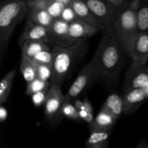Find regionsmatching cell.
Masks as SVG:
<instances>
[{"label":"cell","mask_w":148,"mask_h":148,"mask_svg":"<svg viewBox=\"0 0 148 148\" xmlns=\"http://www.w3.org/2000/svg\"><path fill=\"white\" fill-rule=\"evenodd\" d=\"M26 17L33 23L45 26L48 28L50 27L55 19L47 11L35 7H28Z\"/></svg>","instance_id":"cell-18"},{"label":"cell","mask_w":148,"mask_h":148,"mask_svg":"<svg viewBox=\"0 0 148 148\" xmlns=\"http://www.w3.org/2000/svg\"><path fill=\"white\" fill-rule=\"evenodd\" d=\"M60 18L68 23H72L75 20L80 19L76 14L75 10L72 9V7L69 5L64 7L60 16Z\"/></svg>","instance_id":"cell-28"},{"label":"cell","mask_w":148,"mask_h":148,"mask_svg":"<svg viewBox=\"0 0 148 148\" xmlns=\"http://www.w3.org/2000/svg\"><path fill=\"white\" fill-rule=\"evenodd\" d=\"M64 103V95L62 93V85L51 83L44 103L45 116L49 121H56Z\"/></svg>","instance_id":"cell-8"},{"label":"cell","mask_w":148,"mask_h":148,"mask_svg":"<svg viewBox=\"0 0 148 148\" xmlns=\"http://www.w3.org/2000/svg\"><path fill=\"white\" fill-rule=\"evenodd\" d=\"M116 119L104 108H101L96 116L89 124L90 131L111 132Z\"/></svg>","instance_id":"cell-14"},{"label":"cell","mask_w":148,"mask_h":148,"mask_svg":"<svg viewBox=\"0 0 148 148\" xmlns=\"http://www.w3.org/2000/svg\"><path fill=\"white\" fill-rule=\"evenodd\" d=\"M28 6L25 0H12L2 4L0 10V57L7 51L10 37L15 28L27 15Z\"/></svg>","instance_id":"cell-4"},{"label":"cell","mask_w":148,"mask_h":148,"mask_svg":"<svg viewBox=\"0 0 148 148\" xmlns=\"http://www.w3.org/2000/svg\"><path fill=\"white\" fill-rule=\"evenodd\" d=\"M122 49L114 36L112 30H106L98 43L92 61L100 77L107 83L116 80L122 66Z\"/></svg>","instance_id":"cell-1"},{"label":"cell","mask_w":148,"mask_h":148,"mask_svg":"<svg viewBox=\"0 0 148 148\" xmlns=\"http://www.w3.org/2000/svg\"><path fill=\"white\" fill-rule=\"evenodd\" d=\"M7 116H8V113H7V108L3 106V104H1V106H0V121L2 123L4 121H6L7 119Z\"/></svg>","instance_id":"cell-30"},{"label":"cell","mask_w":148,"mask_h":148,"mask_svg":"<svg viewBox=\"0 0 148 148\" xmlns=\"http://www.w3.org/2000/svg\"><path fill=\"white\" fill-rule=\"evenodd\" d=\"M97 18L104 25L106 30H112L117 7L108 0H83Z\"/></svg>","instance_id":"cell-7"},{"label":"cell","mask_w":148,"mask_h":148,"mask_svg":"<svg viewBox=\"0 0 148 148\" xmlns=\"http://www.w3.org/2000/svg\"><path fill=\"white\" fill-rule=\"evenodd\" d=\"M28 7H35L47 11L54 18H59L66 5L54 0H25Z\"/></svg>","instance_id":"cell-16"},{"label":"cell","mask_w":148,"mask_h":148,"mask_svg":"<svg viewBox=\"0 0 148 148\" xmlns=\"http://www.w3.org/2000/svg\"><path fill=\"white\" fill-rule=\"evenodd\" d=\"M22 56L33 59L37 53L44 50H50L49 44L44 40H28L23 42L21 45Z\"/></svg>","instance_id":"cell-17"},{"label":"cell","mask_w":148,"mask_h":148,"mask_svg":"<svg viewBox=\"0 0 148 148\" xmlns=\"http://www.w3.org/2000/svg\"><path fill=\"white\" fill-rule=\"evenodd\" d=\"M100 77L96 66L92 60L85 65L75 80L64 95V101L72 102L78 97Z\"/></svg>","instance_id":"cell-5"},{"label":"cell","mask_w":148,"mask_h":148,"mask_svg":"<svg viewBox=\"0 0 148 148\" xmlns=\"http://www.w3.org/2000/svg\"><path fill=\"white\" fill-rule=\"evenodd\" d=\"M51 85L48 81H44L39 78L36 77V79L32 80L31 82H28L26 87V94L27 95L31 96L33 94L36 92H40L43 90L48 89L50 88Z\"/></svg>","instance_id":"cell-25"},{"label":"cell","mask_w":148,"mask_h":148,"mask_svg":"<svg viewBox=\"0 0 148 148\" xmlns=\"http://www.w3.org/2000/svg\"><path fill=\"white\" fill-rule=\"evenodd\" d=\"M147 72H148V66H147Z\"/></svg>","instance_id":"cell-36"},{"label":"cell","mask_w":148,"mask_h":148,"mask_svg":"<svg viewBox=\"0 0 148 148\" xmlns=\"http://www.w3.org/2000/svg\"><path fill=\"white\" fill-rule=\"evenodd\" d=\"M83 103H84L83 101H81V100L77 98V99L75 100V103L74 104H75V107H76V108L79 111V110L82 108V107L83 106Z\"/></svg>","instance_id":"cell-32"},{"label":"cell","mask_w":148,"mask_h":148,"mask_svg":"<svg viewBox=\"0 0 148 148\" xmlns=\"http://www.w3.org/2000/svg\"><path fill=\"white\" fill-rule=\"evenodd\" d=\"M124 114H133L147 98L145 90L143 88H136L124 92L123 95Z\"/></svg>","instance_id":"cell-12"},{"label":"cell","mask_w":148,"mask_h":148,"mask_svg":"<svg viewBox=\"0 0 148 148\" xmlns=\"http://www.w3.org/2000/svg\"><path fill=\"white\" fill-rule=\"evenodd\" d=\"M129 56L132 63L138 65H145L148 60V33L140 32L132 44Z\"/></svg>","instance_id":"cell-10"},{"label":"cell","mask_w":148,"mask_h":148,"mask_svg":"<svg viewBox=\"0 0 148 148\" xmlns=\"http://www.w3.org/2000/svg\"><path fill=\"white\" fill-rule=\"evenodd\" d=\"M32 59L36 64L52 66L53 62V53L52 50H44L37 53Z\"/></svg>","instance_id":"cell-26"},{"label":"cell","mask_w":148,"mask_h":148,"mask_svg":"<svg viewBox=\"0 0 148 148\" xmlns=\"http://www.w3.org/2000/svg\"><path fill=\"white\" fill-rule=\"evenodd\" d=\"M138 25L140 32L148 30V0H140L138 10Z\"/></svg>","instance_id":"cell-23"},{"label":"cell","mask_w":148,"mask_h":148,"mask_svg":"<svg viewBox=\"0 0 148 148\" xmlns=\"http://www.w3.org/2000/svg\"><path fill=\"white\" fill-rule=\"evenodd\" d=\"M49 89V88L43 90L36 92L31 95L32 101H33V103L35 106L39 107L42 105H44Z\"/></svg>","instance_id":"cell-29"},{"label":"cell","mask_w":148,"mask_h":148,"mask_svg":"<svg viewBox=\"0 0 148 148\" xmlns=\"http://www.w3.org/2000/svg\"><path fill=\"white\" fill-rule=\"evenodd\" d=\"M62 116V117H66V118L72 120L80 119L79 110L75 107V104L72 103V102H69V101H64L61 108L58 116ZM57 119H56V121H57Z\"/></svg>","instance_id":"cell-24"},{"label":"cell","mask_w":148,"mask_h":148,"mask_svg":"<svg viewBox=\"0 0 148 148\" xmlns=\"http://www.w3.org/2000/svg\"><path fill=\"white\" fill-rule=\"evenodd\" d=\"M87 49V40H82L76 44L66 47L53 46L52 49L53 62L52 64L53 75L51 79V83L62 85L77 64L85 56Z\"/></svg>","instance_id":"cell-3"},{"label":"cell","mask_w":148,"mask_h":148,"mask_svg":"<svg viewBox=\"0 0 148 148\" xmlns=\"http://www.w3.org/2000/svg\"><path fill=\"white\" fill-rule=\"evenodd\" d=\"M69 6L72 7L81 20L98 27L101 31H105L106 27L91 12L83 0H72Z\"/></svg>","instance_id":"cell-13"},{"label":"cell","mask_w":148,"mask_h":148,"mask_svg":"<svg viewBox=\"0 0 148 148\" xmlns=\"http://www.w3.org/2000/svg\"><path fill=\"white\" fill-rule=\"evenodd\" d=\"M20 69L23 78L27 83L37 77V64L32 59L22 56Z\"/></svg>","instance_id":"cell-21"},{"label":"cell","mask_w":148,"mask_h":148,"mask_svg":"<svg viewBox=\"0 0 148 148\" xmlns=\"http://www.w3.org/2000/svg\"><path fill=\"white\" fill-rule=\"evenodd\" d=\"M40 40L49 43V30L48 27L33 23L29 19L26 20L24 29L19 40L20 45L25 40Z\"/></svg>","instance_id":"cell-11"},{"label":"cell","mask_w":148,"mask_h":148,"mask_svg":"<svg viewBox=\"0 0 148 148\" xmlns=\"http://www.w3.org/2000/svg\"><path fill=\"white\" fill-rule=\"evenodd\" d=\"M103 108L111 113L116 119L124 114L123 98L116 93H112L107 98Z\"/></svg>","instance_id":"cell-19"},{"label":"cell","mask_w":148,"mask_h":148,"mask_svg":"<svg viewBox=\"0 0 148 148\" xmlns=\"http://www.w3.org/2000/svg\"><path fill=\"white\" fill-rule=\"evenodd\" d=\"M136 148H148V144L145 140H142L138 143Z\"/></svg>","instance_id":"cell-33"},{"label":"cell","mask_w":148,"mask_h":148,"mask_svg":"<svg viewBox=\"0 0 148 148\" xmlns=\"http://www.w3.org/2000/svg\"><path fill=\"white\" fill-rule=\"evenodd\" d=\"M69 23H66L62 18H55L49 27V44L60 46L61 43L66 38L69 31Z\"/></svg>","instance_id":"cell-15"},{"label":"cell","mask_w":148,"mask_h":148,"mask_svg":"<svg viewBox=\"0 0 148 148\" xmlns=\"http://www.w3.org/2000/svg\"><path fill=\"white\" fill-rule=\"evenodd\" d=\"M53 71L52 66L44 64H37V77L49 82L51 79Z\"/></svg>","instance_id":"cell-27"},{"label":"cell","mask_w":148,"mask_h":148,"mask_svg":"<svg viewBox=\"0 0 148 148\" xmlns=\"http://www.w3.org/2000/svg\"><path fill=\"white\" fill-rule=\"evenodd\" d=\"M148 87V72L145 65H138L132 63L127 72L124 81V90H130L136 88L145 89Z\"/></svg>","instance_id":"cell-9"},{"label":"cell","mask_w":148,"mask_h":148,"mask_svg":"<svg viewBox=\"0 0 148 148\" xmlns=\"http://www.w3.org/2000/svg\"><path fill=\"white\" fill-rule=\"evenodd\" d=\"M110 133L111 132L90 131V134L85 143L86 148H107Z\"/></svg>","instance_id":"cell-20"},{"label":"cell","mask_w":148,"mask_h":148,"mask_svg":"<svg viewBox=\"0 0 148 148\" xmlns=\"http://www.w3.org/2000/svg\"><path fill=\"white\" fill-rule=\"evenodd\" d=\"M111 4H112L114 7H119V6H121L126 0H108Z\"/></svg>","instance_id":"cell-31"},{"label":"cell","mask_w":148,"mask_h":148,"mask_svg":"<svg viewBox=\"0 0 148 148\" xmlns=\"http://www.w3.org/2000/svg\"><path fill=\"white\" fill-rule=\"evenodd\" d=\"M15 69L9 72L0 82V104H4L7 101L9 95L10 94L12 82L15 76Z\"/></svg>","instance_id":"cell-22"},{"label":"cell","mask_w":148,"mask_h":148,"mask_svg":"<svg viewBox=\"0 0 148 148\" xmlns=\"http://www.w3.org/2000/svg\"><path fill=\"white\" fill-rule=\"evenodd\" d=\"M145 90V92H146V94H147V98H148V87L147 88H146L145 89H144Z\"/></svg>","instance_id":"cell-35"},{"label":"cell","mask_w":148,"mask_h":148,"mask_svg":"<svg viewBox=\"0 0 148 148\" xmlns=\"http://www.w3.org/2000/svg\"><path fill=\"white\" fill-rule=\"evenodd\" d=\"M140 0H126L117 7L112 32L123 51L130 55L132 44L140 33L138 10Z\"/></svg>","instance_id":"cell-2"},{"label":"cell","mask_w":148,"mask_h":148,"mask_svg":"<svg viewBox=\"0 0 148 148\" xmlns=\"http://www.w3.org/2000/svg\"><path fill=\"white\" fill-rule=\"evenodd\" d=\"M54 1H58V2L62 3V4H64V5H66V6H69V5H70V4H71V2H72V0H54Z\"/></svg>","instance_id":"cell-34"},{"label":"cell","mask_w":148,"mask_h":148,"mask_svg":"<svg viewBox=\"0 0 148 148\" xmlns=\"http://www.w3.org/2000/svg\"><path fill=\"white\" fill-rule=\"evenodd\" d=\"M98 31L101 30L98 27L83 21L81 19H78L73 23H69L67 35L59 46L66 47L75 45L82 40H87L88 38L94 36Z\"/></svg>","instance_id":"cell-6"}]
</instances>
